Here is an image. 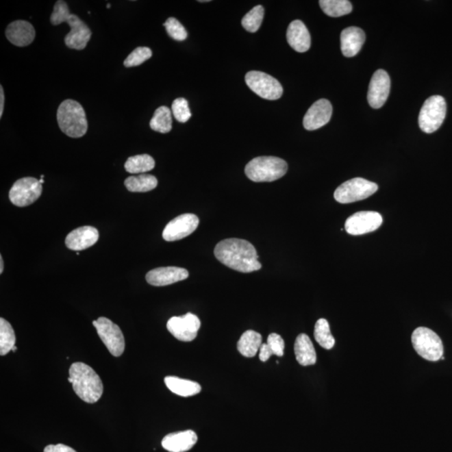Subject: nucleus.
<instances>
[{
  "instance_id": "nucleus-37",
  "label": "nucleus",
  "mask_w": 452,
  "mask_h": 452,
  "mask_svg": "<svg viewBox=\"0 0 452 452\" xmlns=\"http://www.w3.org/2000/svg\"><path fill=\"white\" fill-rule=\"evenodd\" d=\"M267 344L270 347L274 355L282 357L284 354L285 342L284 338L277 334H271L267 338Z\"/></svg>"
},
{
  "instance_id": "nucleus-7",
  "label": "nucleus",
  "mask_w": 452,
  "mask_h": 452,
  "mask_svg": "<svg viewBox=\"0 0 452 452\" xmlns=\"http://www.w3.org/2000/svg\"><path fill=\"white\" fill-rule=\"evenodd\" d=\"M378 186L363 178L346 181L334 192V199L340 203H350L371 197L378 190Z\"/></svg>"
},
{
  "instance_id": "nucleus-30",
  "label": "nucleus",
  "mask_w": 452,
  "mask_h": 452,
  "mask_svg": "<svg viewBox=\"0 0 452 452\" xmlns=\"http://www.w3.org/2000/svg\"><path fill=\"white\" fill-rule=\"evenodd\" d=\"M15 342L16 337L12 326L5 318H0V355L5 356L12 351Z\"/></svg>"
},
{
  "instance_id": "nucleus-42",
  "label": "nucleus",
  "mask_w": 452,
  "mask_h": 452,
  "mask_svg": "<svg viewBox=\"0 0 452 452\" xmlns=\"http://www.w3.org/2000/svg\"><path fill=\"white\" fill-rule=\"evenodd\" d=\"M16 350H17V347H16V346H14V348H13V349H12V351H13V352H15V351H16Z\"/></svg>"
},
{
  "instance_id": "nucleus-38",
  "label": "nucleus",
  "mask_w": 452,
  "mask_h": 452,
  "mask_svg": "<svg viewBox=\"0 0 452 452\" xmlns=\"http://www.w3.org/2000/svg\"><path fill=\"white\" fill-rule=\"evenodd\" d=\"M44 452H77L73 448L64 444H49L45 448Z\"/></svg>"
},
{
  "instance_id": "nucleus-44",
  "label": "nucleus",
  "mask_w": 452,
  "mask_h": 452,
  "mask_svg": "<svg viewBox=\"0 0 452 452\" xmlns=\"http://www.w3.org/2000/svg\"><path fill=\"white\" fill-rule=\"evenodd\" d=\"M107 7H108V8H110V7H111L110 3H108Z\"/></svg>"
},
{
  "instance_id": "nucleus-21",
  "label": "nucleus",
  "mask_w": 452,
  "mask_h": 452,
  "mask_svg": "<svg viewBox=\"0 0 452 452\" xmlns=\"http://www.w3.org/2000/svg\"><path fill=\"white\" fill-rule=\"evenodd\" d=\"M286 39L294 51L303 53L311 47V36L303 21H294L289 25Z\"/></svg>"
},
{
  "instance_id": "nucleus-25",
  "label": "nucleus",
  "mask_w": 452,
  "mask_h": 452,
  "mask_svg": "<svg viewBox=\"0 0 452 452\" xmlns=\"http://www.w3.org/2000/svg\"><path fill=\"white\" fill-rule=\"evenodd\" d=\"M262 344V335L258 331L248 330L241 335L238 342H237V349H238L241 355L252 357L258 354Z\"/></svg>"
},
{
  "instance_id": "nucleus-12",
  "label": "nucleus",
  "mask_w": 452,
  "mask_h": 452,
  "mask_svg": "<svg viewBox=\"0 0 452 452\" xmlns=\"http://www.w3.org/2000/svg\"><path fill=\"white\" fill-rule=\"evenodd\" d=\"M383 223L381 214L375 211H360L347 218L346 231L352 236L364 235L378 229Z\"/></svg>"
},
{
  "instance_id": "nucleus-6",
  "label": "nucleus",
  "mask_w": 452,
  "mask_h": 452,
  "mask_svg": "<svg viewBox=\"0 0 452 452\" xmlns=\"http://www.w3.org/2000/svg\"><path fill=\"white\" fill-rule=\"evenodd\" d=\"M447 115V103L440 96H432L425 101L419 115V126L424 133L438 130Z\"/></svg>"
},
{
  "instance_id": "nucleus-5",
  "label": "nucleus",
  "mask_w": 452,
  "mask_h": 452,
  "mask_svg": "<svg viewBox=\"0 0 452 452\" xmlns=\"http://www.w3.org/2000/svg\"><path fill=\"white\" fill-rule=\"evenodd\" d=\"M414 350L423 359L436 362L442 359L444 348L442 339L434 331L420 327L413 331L412 337Z\"/></svg>"
},
{
  "instance_id": "nucleus-35",
  "label": "nucleus",
  "mask_w": 452,
  "mask_h": 452,
  "mask_svg": "<svg viewBox=\"0 0 452 452\" xmlns=\"http://www.w3.org/2000/svg\"><path fill=\"white\" fill-rule=\"evenodd\" d=\"M168 36L173 40L183 41L186 40L188 34L186 28L175 18H168L164 24Z\"/></svg>"
},
{
  "instance_id": "nucleus-19",
  "label": "nucleus",
  "mask_w": 452,
  "mask_h": 452,
  "mask_svg": "<svg viewBox=\"0 0 452 452\" xmlns=\"http://www.w3.org/2000/svg\"><path fill=\"white\" fill-rule=\"evenodd\" d=\"M5 35L11 44L18 47H28L35 40L36 29L28 21H16L10 23Z\"/></svg>"
},
{
  "instance_id": "nucleus-15",
  "label": "nucleus",
  "mask_w": 452,
  "mask_h": 452,
  "mask_svg": "<svg viewBox=\"0 0 452 452\" xmlns=\"http://www.w3.org/2000/svg\"><path fill=\"white\" fill-rule=\"evenodd\" d=\"M66 23L71 28L65 37L66 47L77 51L84 50L92 36L90 28L77 15L73 14Z\"/></svg>"
},
{
  "instance_id": "nucleus-10",
  "label": "nucleus",
  "mask_w": 452,
  "mask_h": 452,
  "mask_svg": "<svg viewBox=\"0 0 452 452\" xmlns=\"http://www.w3.org/2000/svg\"><path fill=\"white\" fill-rule=\"evenodd\" d=\"M42 194V184L33 177L18 179L10 190V199L13 205L25 207L32 205Z\"/></svg>"
},
{
  "instance_id": "nucleus-43",
  "label": "nucleus",
  "mask_w": 452,
  "mask_h": 452,
  "mask_svg": "<svg viewBox=\"0 0 452 452\" xmlns=\"http://www.w3.org/2000/svg\"><path fill=\"white\" fill-rule=\"evenodd\" d=\"M40 184H44L45 183L44 179H40Z\"/></svg>"
},
{
  "instance_id": "nucleus-27",
  "label": "nucleus",
  "mask_w": 452,
  "mask_h": 452,
  "mask_svg": "<svg viewBox=\"0 0 452 452\" xmlns=\"http://www.w3.org/2000/svg\"><path fill=\"white\" fill-rule=\"evenodd\" d=\"M172 115L171 109L165 105L158 108L150 121V127L161 134H168L172 130Z\"/></svg>"
},
{
  "instance_id": "nucleus-31",
  "label": "nucleus",
  "mask_w": 452,
  "mask_h": 452,
  "mask_svg": "<svg viewBox=\"0 0 452 452\" xmlns=\"http://www.w3.org/2000/svg\"><path fill=\"white\" fill-rule=\"evenodd\" d=\"M314 338L318 344L325 349H331L335 345V339L331 333L329 322L326 319H318L315 324Z\"/></svg>"
},
{
  "instance_id": "nucleus-29",
  "label": "nucleus",
  "mask_w": 452,
  "mask_h": 452,
  "mask_svg": "<svg viewBox=\"0 0 452 452\" xmlns=\"http://www.w3.org/2000/svg\"><path fill=\"white\" fill-rule=\"evenodd\" d=\"M124 167L127 173H142L152 171L155 167V161L149 154H141L128 158Z\"/></svg>"
},
{
  "instance_id": "nucleus-20",
  "label": "nucleus",
  "mask_w": 452,
  "mask_h": 452,
  "mask_svg": "<svg viewBox=\"0 0 452 452\" xmlns=\"http://www.w3.org/2000/svg\"><path fill=\"white\" fill-rule=\"evenodd\" d=\"M197 440L196 433L188 429L166 436L162 440V447L169 452H186L192 449Z\"/></svg>"
},
{
  "instance_id": "nucleus-28",
  "label": "nucleus",
  "mask_w": 452,
  "mask_h": 452,
  "mask_svg": "<svg viewBox=\"0 0 452 452\" xmlns=\"http://www.w3.org/2000/svg\"><path fill=\"white\" fill-rule=\"evenodd\" d=\"M319 5L324 13L330 17H341L352 12L351 2L348 0H321Z\"/></svg>"
},
{
  "instance_id": "nucleus-3",
  "label": "nucleus",
  "mask_w": 452,
  "mask_h": 452,
  "mask_svg": "<svg viewBox=\"0 0 452 452\" xmlns=\"http://www.w3.org/2000/svg\"><path fill=\"white\" fill-rule=\"evenodd\" d=\"M56 116L60 130L68 137L81 138L88 131V123L84 108L77 101L67 99L62 101Z\"/></svg>"
},
{
  "instance_id": "nucleus-18",
  "label": "nucleus",
  "mask_w": 452,
  "mask_h": 452,
  "mask_svg": "<svg viewBox=\"0 0 452 452\" xmlns=\"http://www.w3.org/2000/svg\"><path fill=\"white\" fill-rule=\"evenodd\" d=\"M99 239V232L92 226H82L68 234L66 246L70 250L79 251L94 246Z\"/></svg>"
},
{
  "instance_id": "nucleus-24",
  "label": "nucleus",
  "mask_w": 452,
  "mask_h": 452,
  "mask_svg": "<svg viewBox=\"0 0 452 452\" xmlns=\"http://www.w3.org/2000/svg\"><path fill=\"white\" fill-rule=\"evenodd\" d=\"M164 383L168 389L183 397H194L201 393V384L192 381V380L179 378L175 376H167L164 379Z\"/></svg>"
},
{
  "instance_id": "nucleus-36",
  "label": "nucleus",
  "mask_w": 452,
  "mask_h": 452,
  "mask_svg": "<svg viewBox=\"0 0 452 452\" xmlns=\"http://www.w3.org/2000/svg\"><path fill=\"white\" fill-rule=\"evenodd\" d=\"M71 14L67 3L62 0L56 1L54 10L51 15V23L53 25H59L69 20Z\"/></svg>"
},
{
  "instance_id": "nucleus-11",
  "label": "nucleus",
  "mask_w": 452,
  "mask_h": 452,
  "mask_svg": "<svg viewBox=\"0 0 452 452\" xmlns=\"http://www.w3.org/2000/svg\"><path fill=\"white\" fill-rule=\"evenodd\" d=\"M201 325L198 316L188 312L184 316H173L167 323V329L178 340L191 342L197 337Z\"/></svg>"
},
{
  "instance_id": "nucleus-13",
  "label": "nucleus",
  "mask_w": 452,
  "mask_h": 452,
  "mask_svg": "<svg viewBox=\"0 0 452 452\" xmlns=\"http://www.w3.org/2000/svg\"><path fill=\"white\" fill-rule=\"evenodd\" d=\"M199 224V218L195 214H181L165 226L163 238L166 241H176L186 238L198 228Z\"/></svg>"
},
{
  "instance_id": "nucleus-16",
  "label": "nucleus",
  "mask_w": 452,
  "mask_h": 452,
  "mask_svg": "<svg viewBox=\"0 0 452 452\" xmlns=\"http://www.w3.org/2000/svg\"><path fill=\"white\" fill-rule=\"evenodd\" d=\"M333 114V107L329 100L320 99L311 105L303 118L305 129L314 131L326 125Z\"/></svg>"
},
{
  "instance_id": "nucleus-4",
  "label": "nucleus",
  "mask_w": 452,
  "mask_h": 452,
  "mask_svg": "<svg viewBox=\"0 0 452 452\" xmlns=\"http://www.w3.org/2000/svg\"><path fill=\"white\" fill-rule=\"evenodd\" d=\"M286 162L277 157L255 158L249 162L244 173L254 182H273L282 178L288 172Z\"/></svg>"
},
{
  "instance_id": "nucleus-22",
  "label": "nucleus",
  "mask_w": 452,
  "mask_h": 452,
  "mask_svg": "<svg viewBox=\"0 0 452 452\" xmlns=\"http://www.w3.org/2000/svg\"><path fill=\"white\" fill-rule=\"evenodd\" d=\"M363 29L351 26L342 30L340 36L341 51L346 58H353L361 50L365 41Z\"/></svg>"
},
{
  "instance_id": "nucleus-39",
  "label": "nucleus",
  "mask_w": 452,
  "mask_h": 452,
  "mask_svg": "<svg viewBox=\"0 0 452 452\" xmlns=\"http://www.w3.org/2000/svg\"><path fill=\"white\" fill-rule=\"evenodd\" d=\"M273 355H274V354L273 351H271V349H270L268 344H262L261 348H260V353H259L260 360L262 362H266Z\"/></svg>"
},
{
  "instance_id": "nucleus-17",
  "label": "nucleus",
  "mask_w": 452,
  "mask_h": 452,
  "mask_svg": "<svg viewBox=\"0 0 452 452\" xmlns=\"http://www.w3.org/2000/svg\"><path fill=\"white\" fill-rule=\"evenodd\" d=\"M188 277L186 269L177 266L158 267L146 275L148 284L154 286H164L186 280Z\"/></svg>"
},
{
  "instance_id": "nucleus-26",
  "label": "nucleus",
  "mask_w": 452,
  "mask_h": 452,
  "mask_svg": "<svg viewBox=\"0 0 452 452\" xmlns=\"http://www.w3.org/2000/svg\"><path fill=\"white\" fill-rule=\"evenodd\" d=\"M128 191L134 193H145L158 186V179L153 175H142L130 176L124 182Z\"/></svg>"
},
{
  "instance_id": "nucleus-14",
  "label": "nucleus",
  "mask_w": 452,
  "mask_h": 452,
  "mask_svg": "<svg viewBox=\"0 0 452 452\" xmlns=\"http://www.w3.org/2000/svg\"><path fill=\"white\" fill-rule=\"evenodd\" d=\"M390 78L384 70L375 71L368 86V101L375 109L382 108L390 95Z\"/></svg>"
},
{
  "instance_id": "nucleus-34",
  "label": "nucleus",
  "mask_w": 452,
  "mask_h": 452,
  "mask_svg": "<svg viewBox=\"0 0 452 452\" xmlns=\"http://www.w3.org/2000/svg\"><path fill=\"white\" fill-rule=\"evenodd\" d=\"M172 112L178 122L184 123L191 118V112L188 103L183 97L177 98L172 104Z\"/></svg>"
},
{
  "instance_id": "nucleus-32",
  "label": "nucleus",
  "mask_w": 452,
  "mask_h": 452,
  "mask_svg": "<svg viewBox=\"0 0 452 452\" xmlns=\"http://www.w3.org/2000/svg\"><path fill=\"white\" fill-rule=\"evenodd\" d=\"M265 10L263 6L258 5L253 8L242 18V26L249 32L255 33L261 27Z\"/></svg>"
},
{
  "instance_id": "nucleus-40",
  "label": "nucleus",
  "mask_w": 452,
  "mask_h": 452,
  "mask_svg": "<svg viewBox=\"0 0 452 452\" xmlns=\"http://www.w3.org/2000/svg\"><path fill=\"white\" fill-rule=\"evenodd\" d=\"M3 108H5V93H3V86H0V118H2Z\"/></svg>"
},
{
  "instance_id": "nucleus-9",
  "label": "nucleus",
  "mask_w": 452,
  "mask_h": 452,
  "mask_svg": "<svg viewBox=\"0 0 452 452\" xmlns=\"http://www.w3.org/2000/svg\"><path fill=\"white\" fill-rule=\"evenodd\" d=\"M248 88L256 95L266 100H277L284 93V88L277 79L262 71H251L244 77Z\"/></svg>"
},
{
  "instance_id": "nucleus-2",
  "label": "nucleus",
  "mask_w": 452,
  "mask_h": 452,
  "mask_svg": "<svg viewBox=\"0 0 452 452\" xmlns=\"http://www.w3.org/2000/svg\"><path fill=\"white\" fill-rule=\"evenodd\" d=\"M68 381L73 384L75 393L86 403L94 404L103 394V384L95 371L81 362L71 364Z\"/></svg>"
},
{
  "instance_id": "nucleus-8",
  "label": "nucleus",
  "mask_w": 452,
  "mask_h": 452,
  "mask_svg": "<svg viewBox=\"0 0 452 452\" xmlns=\"http://www.w3.org/2000/svg\"><path fill=\"white\" fill-rule=\"evenodd\" d=\"M96 327L98 336L108 351L114 357H120L125 350V339L120 327L110 319L101 316L92 323Z\"/></svg>"
},
{
  "instance_id": "nucleus-33",
  "label": "nucleus",
  "mask_w": 452,
  "mask_h": 452,
  "mask_svg": "<svg viewBox=\"0 0 452 452\" xmlns=\"http://www.w3.org/2000/svg\"><path fill=\"white\" fill-rule=\"evenodd\" d=\"M153 52L149 47H138L124 60V66L134 67L142 65L152 58Z\"/></svg>"
},
{
  "instance_id": "nucleus-1",
  "label": "nucleus",
  "mask_w": 452,
  "mask_h": 452,
  "mask_svg": "<svg viewBox=\"0 0 452 452\" xmlns=\"http://www.w3.org/2000/svg\"><path fill=\"white\" fill-rule=\"evenodd\" d=\"M214 255L218 262L240 273H250L262 268L258 251L253 244L246 240H221L214 248Z\"/></svg>"
},
{
  "instance_id": "nucleus-23",
  "label": "nucleus",
  "mask_w": 452,
  "mask_h": 452,
  "mask_svg": "<svg viewBox=\"0 0 452 452\" xmlns=\"http://www.w3.org/2000/svg\"><path fill=\"white\" fill-rule=\"evenodd\" d=\"M297 361L301 366H310L316 362V353L314 344L307 334H301L294 344Z\"/></svg>"
},
{
  "instance_id": "nucleus-41",
  "label": "nucleus",
  "mask_w": 452,
  "mask_h": 452,
  "mask_svg": "<svg viewBox=\"0 0 452 452\" xmlns=\"http://www.w3.org/2000/svg\"><path fill=\"white\" fill-rule=\"evenodd\" d=\"M3 271V259L2 255L0 256V274H2Z\"/></svg>"
}]
</instances>
